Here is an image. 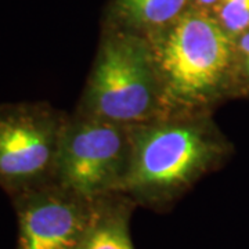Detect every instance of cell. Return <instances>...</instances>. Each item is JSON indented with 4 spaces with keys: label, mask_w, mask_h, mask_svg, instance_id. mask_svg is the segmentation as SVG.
<instances>
[{
    "label": "cell",
    "mask_w": 249,
    "mask_h": 249,
    "mask_svg": "<svg viewBox=\"0 0 249 249\" xmlns=\"http://www.w3.org/2000/svg\"><path fill=\"white\" fill-rule=\"evenodd\" d=\"M213 16L234 40L249 28V0H222Z\"/></svg>",
    "instance_id": "10"
},
{
    "label": "cell",
    "mask_w": 249,
    "mask_h": 249,
    "mask_svg": "<svg viewBox=\"0 0 249 249\" xmlns=\"http://www.w3.org/2000/svg\"><path fill=\"white\" fill-rule=\"evenodd\" d=\"M234 145L213 115L168 116L132 124V160L122 193L137 206L166 212L209 173L226 165Z\"/></svg>",
    "instance_id": "1"
},
{
    "label": "cell",
    "mask_w": 249,
    "mask_h": 249,
    "mask_svg": "<svg viewBox=\"0 0 249 249\" xmlns=\"http://www.w3.org/2000/svg\"><path fill=\"white\" fill-rule=\"evenodd\" d=\"M17 214V249H78L94 199L52 183L10 198Z\"/></svg>",
    "instance_id": "6"
},
{
    "label": "cell",
    "mask_w": 249,
    "mask_h": 249,
    "mask_svg": "<svg viewBox=\"0 0 249 249\" xmlns=\"http://www.w3.org/2000/svg\"><path fill=\"white\" fill-rule=\"evenodd\" d=\"M75 111L124 124L162 118L160 80L144 36L104 27Z\"/></svg>",
    "instance_id": "3"
},
{
    "label": "cell",
    "mask_w": 249,
    "mask_h": 249,
    "mask_svg": "<svg viewBox=\"0 0 249 249\" xmlns=\"http://www.w3.org/2000/svg\"><path fill=\"white\" fill-rule=\"evenodd\" d=\"M136 208V202L124 193L94 199L93 214L78 249H136L130 237Z\"/></svg>",
    "instance_id": "7"
},
{
    "label": "cell",
    "mask_w": 249,
    "mask_h": 249,
    "mask_svg": "<svg viewBox=\"0 0 249 249\" xmlns=\"http://www.w3.org/2000/svg\"><path fill=\"white\" fill-rule=\"evenodd\" d=\"M132 160V124L73 111L62 134L55 183L97 199L122 193Z\"/></svg>",
    "instance_id": "5"
},
{
    "label": "cell",
    "mask_w": 249,
    "mask_h": 249,
    "mask_svg": "<svg viewBox=\"0 0 249 249\" xmlns=\"http://www.w3.org/2000/svg\"><path fill=\"white\" fill-rule=\"evenodd\" d=\"M220 1L222 0H191V7L213 13Z\"/></svg>",
    "instance_id": "11"
},
{
    "label": "cell",
    "mask_w": 249,
    "mask_h": 249,
    "mask_svg": "<svg viewBox=\"0 0 249 249\" xmlns=\"http://www.w3.org/2000/svg\"><path fill=\"white\" fill-rule=\"evenodd\" d=\"M68 116L46 101L0 104V188L10 198L55 183Z\"/></svg>",
    "instance_id": "4"
},
{
    "label": "cell",
    "mask_w": 249,
    "mask_h": 249,
    "mask_svg": "<svg viewBox=\"0 0 249 249\" xmlns=\"http://www.w3.org/2000/svg\"><path fill=\"white\" fill-rule=\"evenodd\" d=\"M145 39L160 80L162 118L213 115L231 100L234 40L213 13L190 7Z\"/></svg>",
    "instance_id": "2"
},
{
    "label": "cell",
    "mask_w": 249,
    "mask_h": 249,
    "mask_svg": "<svg viewBox=\"0 0 249 249\" xmlns=\"http://www.w3.org/2000/svg\"><path fill=\"white\" fill-rule=\"evenodd\" d=\"M191 7V0H112L107 28L148 37L173 24Z\"/></svg>",
    "instance_id": "8"
},
{
    "label": "cell",
    "mask_w": 249,
    "mask_h": 249,
    "mask_svg": "<svg viewBox=\"0 0 249 249\" xmlns=\"http://www.w3.org/2000/svg\"><path fill=\"white\" fill-rule=\"evenodd\" d=\"M231 98H249V28L234 39Z\"/></svg>",
    "instance_id": "9"
}]
</instances>
